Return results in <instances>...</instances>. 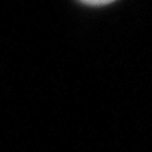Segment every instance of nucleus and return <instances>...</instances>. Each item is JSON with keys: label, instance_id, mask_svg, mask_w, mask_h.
I'll list each match as a JSON object with an SVG mask.
<instances>
[{"label": "nucleus", "instance_id": "obj_1", "mask_svg": "<svg viewBox=\"0 0 152 152\" xmlns=\"http://www.w3.org/2000/svg\"><path fill=\"white\" fill-rule=\"evenodd\" d=\"M80 3L90 5V6H103V5H108L114 3L115 0H79Z\"/></svg>", "mask_w": 152, "mask_h": 152}]
</instances>
